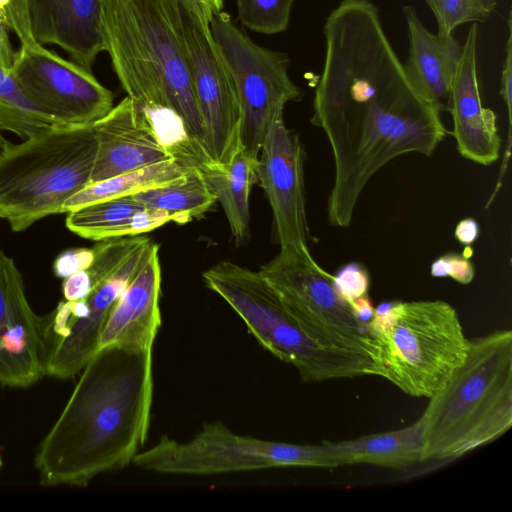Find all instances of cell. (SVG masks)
Instances as JSON below:
<instances>
[{
    "instance_id": "7c38bea8",
    "label": "cell",
    "mask_w": 512,
    "mask_h": 512,
    "mask_svg": "<svg viewBox=\"0 0 512 512\" xmlns=\"http://www.w3.org/2000/svg\"><path fill=\"white\" fill-rule=\"evenodd\" d=\"M180 26L203 122V147L222 170L240 146L241 113L236 89L213 39L210 24L186 0H177Z\"/></svg>"
},
{
    "instance_id": "484cf974",
    "label": "cell",
    "mask_w": 512,
    "mask_h": 512,
    "mask_svg": "<svg viewBox=\"0 0 512 512\" xmlns=\"http://www.w3.org/2000/svg\"><path fill=\"white\" fill-rule=\"evenodd\" d=\"M150 238L143 235L124 236L99 241L94 247V260L85 270L64 279V300L85 298L104 279L113 274L126 259Z\"/></svg>"
},
{
    "instance_id": "836d02e7",
    "label": "cell",
    "mask_w": 512,
    "mask_h": 512,
    "mask_svg": "<svg viewBox=\"0 0 512 512\" xmlns=\"http://www.w3.org/2000/svg\"><path fill=\"white\" fill-rule=\"evenodd\" d=\"M508 37L505 44V59L501 72L500 95L507 107L508 122L512 125V16L511 12L507 18Z\"/></svg>"
},
{
    "instance_id": "9a60e30c",
    "label": "cell",
    "mask_w": 512,
    "mask_h": 512,
    "mask_svg": "<svg viewBox=\"0 0 512 512\" xmlns=\"http://www.w3.org/2000/svg\"><path fill=\"white\" fill-rule=\"evenodd\" d=\"M44 376L41 316L14 260L0 249V385L27 388Z\"/></svg>"
},
{
    "instance_id": "9c48e42d",
    "label": "cell",
    "mask_w": 512,
    "mask_h": 512,
    "mask_svg": "<svg viewBox=\"0 0 512 512\" xmlns=\"http://www.w3.org/2000/svg\"><path fill=\"white\" fill-rule=\"evenodd\" d=\"M258 271L310 339L374 362L375 342L369 325L356 317L351 304L337 291L333 275L316 263L309 248L280 249Z\"/></svg>"
},
{
    "instance_id": "d6986e66",
    "label": "cell",
    "mask_w": 512,
    "mask_h": 512,
    "mask_svg": "<svg viewBox=\"0 0 512 512\" xmlns=\"http://www.w3.org/2000/svg\"><path fill=\"white\" fill-rule=\"evenodd\" d=\"M159 246L116 302L102 330L98 350L118 345L152 349L161 326Z\"/></svg>"
},
{
    "instance_id": "8fae6325",
    "label": "cell",
    "mask_w": 512,
    "mask_h": 512,
    "mask_svg": "<svg viewBox=\"0 0 512 512\" xmlns=\"http://www.w3.org/2000/svg\"><path fill=\"white\" fill-rule=\"evenodd\" d=\"M158 246L151 238L80 300L59 302L41 316L45 376L69 379L98 351L104 325L118 299Z\"/></svg>"
},
{
    "instance_id": "4fadbf2b",
    "label": "cell",
    "mask_w": 512,
    "mask_h": 512,
    "mask_svg": "<svg viewBox=\"0 0 512 512\" xmlns=\"http://www.w3.org/2000/svg\"><path fill=\"white\" fill-rule=\"evenodd\" d=\"M9 74L24 97L62 124H92L113 107V93L89 71L36 42L20 44Z\"/></svg>"
},
{
    "instance_id": "ac0fdd59",
    "label": "cell",
    "mask_w": 512,
    "mask_h": 512,
    "mask_svg": "<svg viewBox=\"0 0 512 512\" xmlns=\"http://www.w3.org/2000/svg\"><path fill=\"white\" fill-rule=\"evenodd\" d=\"M33 40L64 50L71 61L92 71L105 51L101 0H26Z\"/></svg>"
},
{
    "instance_id": "d4e9b609",
    "label": "cell",
    "mask_w": 512,
    "mask_h": 512,
    "mask_svg": "<svg viewBox=\"0 0 512 512\" xmlns=\"http://www.w3.org/2000/svg\"><path fill=\"white\" fill-rule=\"evenodd\" d=\"M132 197L146 206L166 211L174 222L180 224L204 214L217 201L204 173L197 167L181 180Z\"/></svg>"
},
{
    "instance_id": "ba28073f",
    "label": "cell",
    "mask_w": 512,
    "mask_h": 512,
    "mask_svg": "<svg viewBox=\"0 0 512 512\" xmlns=\"http://www.w3.org/2000/svg\"><path fill=\"white\" fill-rule=\"evenodd\" d=\"M132 463L147 471L180 475L280 467L334 468L323 442L292 444L243 436L221 422L205 423L187 442L163 435L154 446L137 453Z\"/></svg>"
},
{
    "instance_id": "f1b7e54d",
    "label": "cell",
    "mask_w": 512,
    "mask_h": 512,
    "mask_svg": "<svg viewBox=\"0 0 512 512\" xmlns=\"http://www.w3.org/2000/svg\"><path fill=\"white\" fill-rule=\"evenodd\" d=\"M432 10L441 35L464 23L486 22L494 11L496 0H425Z\"/></svg>"
},
{
    "instance_id": "8992f818",
    "label": "cell",
    "mask_w": 512,
    "mask_h": 512,
    "mask_svg": "<svg viewBox=\"0 0 512 512\" xmlns=\"http://www.w3.org/2000/svg\"><path fill=\"white\" fill-rule=\"evenodd\" d=\"M369 330L375 376L411 397L431 398L467 353L458 313L443 300L383 302L374 308Z\"/></svg>"
},
{
    "instance_id": "1f68e13d",
    "label": "cell",
    "mask_w": 512,
    "mask_h": 512,
    "mask_svg": "<svg viewBox=\"0 0 512 512\" xmlns=\"http://www.w3.org/2000/svg\"><path fill=\"white\" fill-rule=\"evenodd\" d=\"M0 13L20 44L34 41L29 29L26 0H0Z\"/></svg>"
},
{
    "instance_id": "5b68a950",
    "label": "cell",
    "mask_w": 512,
    "mask_h": 512,
    "mask_svg": "<svg viewBox=\"0 0 512 512\" xmlns=\"http://www.w3.org/2000/svg\"><path fill=\"white\" fill-rule=\"evenodd\" d=\"M97 154L92 124H53L0 152V219L14 232L63 213V204L91 183Z\"/></svg>"
},
{
    "instance_id": "4dcf8cb0",
    "label": "cell",
    "mask_w": 512,
    "mask_h": 512,
    "mask_svg": "<svg viewBox=\"0 0 512 512\" xmlns=\"http://www.w3.org/2000/svg\"><path fill=\"white\" fill-rule=\"evenodd\" d=\"M433 277H450L460 284L473 281L475 269L470 258L463 254L447 253L437 258L430 268Z\"/></svg>"
},
{
    "instance_id": "d6a6232c",
    "label": "cell",
    "mask_w": 512,
    "mask_h": 512,
    "mask_svg": "<svg viewBox=\"0 0 512 512\" xmlns=\"http://www.w3.org/2000/svg\"><path fill=\"white\" fill-rule=\"evenodd\" d=\"M94 260L93 248H70L62 251L53 262V273L65 279L87 269Z\"/></svg>"
},
{
    "instance_id": "e575fe53",
    "label": "cell",
    "mask_w": 512,
    "mask_h": 512,
    "mask_svg": "<svg viewBox=\"0 0 512 512\" xmlns=\"http://www.w3.org/2000/svg\"><path fill=\"white\" fill-rule=\"evenodd\" d=\"M455 238L463 245L470 246L479 235V227L473 218L462 219L455 228Z\"/></svg>"
},
{
    "instance_id": "74e56055",
    "label": "cell",
    "mask_w": 512,
    "mask_h": 512,
    "mask_svg": "<svg viewBox=\"0 0 512 512\" xmlns=\"http://www.w3.org/2000/svg\"><path fill=\"white\" fill-rule=\"evenodd\" d=\"M2 465H3V462H2V459H1V455H0V470L2 468Z\"/></svg>"
},
{
    "instance_id": "8d00e7d4",
    "label": "cell",
    "mask_w": 512,
    "mask_h": 512,
    "mask_svg": "<svg viewBox=\"0 0 512 512\" xmlns=\"http://www.w3.org/2000/svg\"><path fill=\"white\" fill-rule=\"evenodd\" d=\"M350 304L356 317L361 322L369 325L374 314V307L368 294L353 300Z\"/></svg>"
},
{
    "instance_id": "f546056e",
    "label": "cell",
    "mask_w": 512,
    "mask_h": 512,
    "mask_svg": "<svg viewBox=\"0 0 512 512\" xmlns=\"http://www.w3.org/2000/svg\"><path fill=\"white\" fill-rule=\"evenodd\" d=\"M333 281L339 294L349 303L368 294V271L359 263L352 262L343 266L333 275Z\"/></svg>"
},
{
    "instance_id": "d590c367",
    "label": "cell",
    "mask_w": 512,
    "mask_h": 512,
    "mask_svg": "<svg viewBox=\"0 0 512 512\" xmlns=\"http://www.w3.org/2000/svg\"><path fill=\"white\" fill-rule=\"evenodd\" d=\"M210 24L212 18L223 9L224 0H186Z\"/></svg>"
},
{
    "instance_id": "52a82bcc",
    "label": "cell",
    "mask_w": 512,
    "mask_h": 512,
    "mask_svg": "<svg viewBox=\"0 0 512 512\" xmlns=\"http://www.w3.org/2000/svg\"><path fill=\"white\" fill-rule=\"evenodd\" d=\"M202 276L205 285L232 307L257 341L296 368L303 381L318 383L376 375L371 358L325 347L310 339L259 271L224 260Z\"/></svg>"
},
{
    "instance_id": "30bf717a",
    "label": "cell",
    "mask_w": 512,
    "mask_h": 512,
    "mask_svg": "<svg viewBox=\"0 0 512 512\" xmlns=\"http://www.w3.org/2000/svg\"><path fill=\"white\" fill-rule=\"evenodd\" d=\"M210 29L236 89L240 146L257 159L273 119L288 102L299 101L302 90L288 74V55L254 43L229 14H216Z\"/></svg>"
},
{
    "instance_id": "277c9868",
    "label": "cell",
    "mask_w": 512,
    "mask_h": 512,
    "mask_svg": "<svg viewBox=\"0 0 512 512\" xmlns=\"http://www.w3.org/2000/svg\"><path fill=\"white\" fill-rule=\"evenodd\" d=\"M424 460H445L488 444L512 426V331L468 339L464 361L419 418Z\"/></svg>"
},
{
    "instance_id": "2e32d148",
    "label": "cell",
    "mask_w": 512,
    "mask_h": 512,
    "mask_svg": "<svg viewBox=\"0 0 512 512\" xmlns=\"http://www.w3.org/2000/svg\"><path fill=\"white\" fill-rule=\"evenodd\" d=\"M97 154L91 183L145 166L177 159L147 117L127 96L93 123Z\"/></svg>"
},
{
    "instance_id": "7a4b0ae2",
    "label": "cell",
    "mask_w": 512,
    "mask_h": 512,
    "mask_svg": "<svg viewBox=\"0 0 512 512\" xmlns=\"http://www.w3.org/2000/svg\"><path fill=\"white\" fill-rule=\"evenodd\" d=\"M80 373L35 455L43 487H86L132 463L148 436L152 349L109 345Z\"/></svg>"
},
{
    "instance_id": "3957f363",
    "label": "cell",
    "mask_w": 512,
    "mask_h": 512,
    "mask_svg": "<svg viewBox=\"0 0 512 512\" xmlns=\"http://www.w3.org/2000/svg\"><path fill=\"white\" fill-rule=\"evenodd\" d=\"M101 17L105 51L127 96L143 112H175L204 150L178 1L101 0Z\"/></svg>"
},
{
    "instance_id": "6da1fadb",
    "label": "cell",
    "mask_w": 512,
    "mask_h": 512,
    "mask_svg": "<svg viewBox=\"0 0 512 512\" xmlns=\"http://www.w3.org/2000/svg\"><path fill=\"white\" fill-rule=\"evenodd\" d=\"M325 58L311 123L334 160L329 223L349 227L370 179L394 158L430 156L447 131L411 83L371 0H341L326 17Z\"/></svg>"
},
{
    "instance_id": "7402d4cb",
    "label": "cell",
    "mask_w": 512,
    "mask_h": 512,
    "mask_svg": "<svg viewBox=\"0 0 512 512\" xmlns=\"http://www.w3.org/2000/svg\"><path fill=\"white\" fill-rule=\"evenodd\" d=\"M334 467L369 464L403 468L423 461L424 436L421 420L387 432L342 441H323Z\"/></svg>"
},
{
    "instance_id": "cb8c5ba5",
    "label": "cell",
    "mask_w": 512,
    "mask_h": 512,
    "mask_svg": "<svg viewBox=\"0 0 512 512\" xmlns=\"http://www.w3.org/2000/svg\"><path fill=\"white\" fill-rule=\"evenodd\" d=\"M256 160L240 147L224 169L204 173L237 243H243L250 234L249 195L252 185L257 182Z\"/></svg>"
},
{
    "instance_id": "44dd1931",
    "label": "cell",
    "mask_w": 512,
    "mask_h": 512,
    "mask_svg": "<svg viewBox=\"0 0 512 512\" xmlns=\"http://www.w3.org/2000/svg\"><path fill=\"white\" fill-rule=\"evenodd\" d=\"M170 221L164 210L144 205L132 196L90 203L67 212L66 227L94 241L147 233Z\"/></svg>"
},
{
    "instance_id": "83f0119b",
    "label": "cell",
    "mask_w": 512,
    "mask_h": 512,
    "mask_svg": "<svg viewBox=\"0 0 512 512\" xmlns=\"http://www.w3.org/2000/svg\"><path fill=\"white\" fill-rule=\"evenodd\" d=\"M238 18L250 30L276 34L286 30L294 0H236Z\"/></svg>"
},
{
    "instance_id": "5bb4252c",
    "label": "cell",
    "mask_w": 512,
    "mask_h": 512,
    "mask_svg": "<svg viewBox=\"0 0 512 512\" xmlns=\"http://www.w3.org/2000/svg\"><path fill=\"white\" fill-rule=\"evenodd\" d=\"M304 150L287 128L284 112L273 119L255 163L257 182L273 213L280 249L308 248L304 192Z\"/></svg>"
},
{
    "instance_id": "ffe728a7",
    "label": "cell",
    "mask_w": 512,
    "mask_h": 512,
    "mask_svg": "<svg viewBox=\"0 0 512 512\" xmlns=\"http://www.w3.org/2000/svg\"><path fill=\"white\" fill-rule=\"evenodd\" d=\"M409 34V56L404 68L416 90L440 112L448 111L450 89L462 45L452 34H433L411 5L402 8Z\"/></svg>"
},
{
    "instance_id": "e0dca14e",
    "label": "cell",
    "mask_w": 512,
    "mask_h": 512,
    "mask_svg": "<svg viewBox=\"0 0 512 512\" xmlns=\"http://www.w3.org/2000/svg\"><path fill=\"white\" fill-rule=\"evenodd\" d=\"M478 24L472 23L452 80L448 111L458 152L481 165H491L500 155L501 138L493 110L482 105L477 78Z\"/></svg>"
},
{
    "instance_id": "603a6c76",
    "label": "cell",
    "mask_w": 512,
    "mask_h": 512,
    "mask_svg": "<svg viewBox=\"0 0 512 512\" xmlns=\"http://www.w3.org/2000/svg\"><path fill=\"white\" fill-rule=\"evenodd\" d=\"M194 168L196 166L190 165L183 160L170 159L101 181L92 182L71 196L63 204V213L90 203L133 196L152 188L176 182L183 179Z\"/></svg>"
},
{
    "instance_id": "4316f807",
    "label": "cell",
    "mask_w": 512,
    "mask_h": 512,
    "mask_svg": "<svg viewBox=\"0 0 512 512\" xmlns=\"http://www.w3.org/2000/svg\"><path fill=\"white\" fill-rule=\"evenodd\" d=\"M62 124L36 109L24 96L14 97L0 92V152L10 132L25 139L40 129Z\"/></svg>"
}]
</instances>
